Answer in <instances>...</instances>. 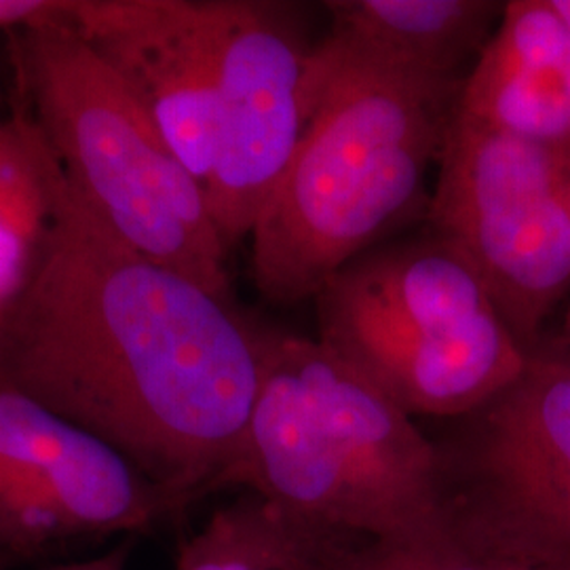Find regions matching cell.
I'll list each match as a JSON object with an SVG mask.
<instances>
[{
    "label": "cell",
    "instance_id": "2",
    "mask_svg": "<svg viewBox=\"0 0 570 570\" xmlns=\"http://www.w3.org/2000/svg\"><path fill=\"white\" fill-rule=\"evenodd\" d=\"M461 87L338 32L313 47L303 138L249 235L263 296L315 298L406 214L440 159Z\"/></svg>",
    "mask_w": 570,
    "mask_h": 570
},
{
    "label": "cell",
    "instance_id": "21",
    "mask_svg": "<svg viewBox=\"0 0 570 570\" xmlns=\"http://www.w3.org/2000/svg\"><path fill=\"white\" fill-rule=\"evenodd\" d=\"M4 569V560H2V558H0V570Z\"/></svg>",
    "mask_w": 570,
    "mask_h": 570
},
{
    "label": "cell",
    "instance_id": "15",
    "mask_svg": "<svg viewBox=\"0 0 570 570\" xmlns=\"http://www.w3.org/2000/svg\"><path fill=\"white\" fill-rule=\"evenodd\" d=\"M324 570H534L475 550L446 527L406 539L345 541L330 551Z\"/></svg>",
    "mask_w": 570,
    "mask_h": 570
},
{
    "label": "cell",
    "instance_id": "8",
    "mask_svg": "<svg viewBox=\"0 0 570 570\" xmlns=\"http://www.w3.org/2000/svg\"><path fill=\"white\" fill-rule=\"evenodd\" d=\"M186 505L117 450L0 385V558L144 534Z\"/></svg>",
    "mask_w": 570,
    "mask_h": 570
},
{
    "label": "cell",
    "instance_id": "13",
    "mask_svg": "<svg viewBox=\"0 0 570 570\" xmlns=\"http://www.w3.org/2000/svg\"><path fill=\"white\" fill-rule=\"evenodd\" d=\"M341 541L351 539L317 534L247 492L184 541L176 570H294Z\"/></svg>",
    "mask_w": 570,
    "mask_h": 570
},
{
    "label": "cell",
    "instance_id": "22",
    "mask_svg": "<svg viewBox=\"0 0 570 570\" xmlns=\"http://www.w3.org/2000/svg\"><path fill=\"white\" fill-rule=\"evenodd\" d=\"M0 122H2V119H0Z\"/></svg>",
    "mask_w": 570,
    "mask_h": 570
},
{
    "label": "cell",
    "instance_id": "1",
    "mask_svg": "<svg viewBox=\"0 0 570 570\" xmlns=\"http://www.w3.org/2000/svg\"><path fill=\"white\" fill-rule=\"evenodd\" d=\"M268 336L104 220L60 161L51 216L0 308V385L122 454L186 508L223 490Z\"/></svg>",
    "mask_w": 570,
    "mask_h": 570
},
{
    "label": "cell",
    "instance_id": "11",
    "mask_svg": "<svg viewBox=\"0 0 570 570\" xmlns=\"http://www.w3.org/2000/svg\"><path fill=\"white\" fill-rule=\"evenodd\" d=\"M456 112L530 142L570 148V26L550 0L503 4Z\"/></svg>",
    "mask_w": 570,
    "mask_h": 570
},
{
    "label": "cell",
    "instance_id": "19",
    "mask_svg": "<svg viewBox=\"0 0 570 570\" xmlns=\"http://www.w3.org/2000/svg\"><path fill=\"white\" fill-rule=\"evenodd\" d=\"M551 7L558 11V16L570 26V0H550Z\"/></svg>",
    "mask_w": 570,
    "mask_h": 570
},
{
    "label": "cell",
    "instance_id": "9",
    "mask_svg": "<svg viewBox=\"0 0 570 570\" xmlns=\"http://www.w3.org/2000/svg\"><path fill=\"white\" fill-rule=\"evenodd\" d=\"M218 127L205 202L230 252L252 235L303 138L313 47L277 2L216 0Z\"/></svg>",
    "mask_w": 570,
    "mask_h": 570
},
{
    "label": "cell",
    "instance_id": "12",
    "mask_svg": "<svg viewBox=\"0 0 570 570\" xmlns=\"http://www.w3.org/2000/svg\"><path fill=\"white\" fill-rule=\"evenodd\" d=\"M332 32L440 79L480 56L501 20L489 0H341L326 2Z\"/></svg>",
    "mask_w": 570,
    "mask_h": 570
},
{
    "label": "cell",
    "instance_id": "4",
    "mask_svg": "<svg viewBox=\"0 0 570 570\" xmlns=\"http://www.w3.org/2000/svg\"><path fill=\"white\" fill-rule=\"evenodd\" d=\"M9 49L21 112L87 202L144 256L230 301L204 186L119 75L66 18L9 32Z\"/></svg>",
    "mask_w": 570,
    "mask_h": 570
},
{
    "label": "cell",
    "instance_id": "16",
    "mask_svg": "<svg viewBox=\"0 0 570 570\" xmlns=\"http://www.w3.org/2000/svg\"><path fill=\"white\" fill-rule=\"evenodd\" d=\"M70 0H0V30L13 32L28 26L66 18Z\"/></svg>",
    "mask_w": 570,
    "mask_h": 570
},
{
    "label": "cell",
    "instance_id": "6",
    "mask_svg": "<svg viewBox=\"0 0 570 570\" xmlns=\"http://www.w3.org/2000/svg\"><path fill=\"white\" fill-rule=\"evenodd\" d=\"M438 449L446 529L534 570H570V351H530L520 376L454 419Z\"/></svg>",
    "mask_w": 570,
    "mask_h": 570
},
{
    "label": "cell",
    "instance_id": "14",
    "mask_svg": "<svg viewBox=\"0 0 570 570\" xmlns=\"http://www.w3.org/2000/svg\"><path fill=\"white\" fill-rule=\"evenodd\" d=\"M58 159L21 110L0 122V239L28 266L51 216Z\"/></svg>",
    "mask_w": 570,
    "mask_h": 570
},
{
    "label": "cell",
    "instance_id": "3",
    "mask_svg": "<svg viewBox=\"0 0 570 570\" xmlns=\"http://www.w3.org/2000/svg\"><path fill=\"white\" fill-rule=\"evenodd\" d=\"M225 489H247L336 539L446 527L435 442L366 374L298 336H268L263 385Z\"/></svg>",
    "mask_w": 570,
    "mask_h": 570
},
{
    "label": "cell",
    "instance_id": "18",
    "mask_svg": "<svg viewBox=\"0 0 570 570\" xmlns=\"http://www.w3.org/2000/svg\"><path fill=\"white\" fill-rule=\"evenodd\" d=\"M338 546V543H336ZM336 546H332L330 550L324 551L322 556H317V558H313V560H308L305 564H301V567H296L294 570H324V562H326V556L330 551L334 550Z\"/></svg>",
    "mask_w": 570,
    "mask_h": 570
},
{
    "label": "cell",
    "instance_id": "7",
    "mask_svg": "<svg viewBox=\"0 0 570 570\" xmlns=\"http://www.w3.org/2000/svg\"><path fill=\"white\" fill-rule=\"evenodd\" d=\"M438 161L433 235L468 258L530 353L570 287V148L530 142L454 110Z\"/></svg>",
    "mask_w": 570,
    "mask_h": 570
},
{
    "label": "cell",
    "instance_id": "5",
    "mask_svg": "<svg viewBox=\"0 0 570 570\" xmlns=\"http://www.w3.org/2000/svg\"><path fill=\"white\" fill-rule=\"evenodd\" d=\"M313 301L317 341L410 416L461 419L529 360L478 271L435 235L362 254Z\"/></svg>",
    "mask_w": 570,
    "mask_h": 570
},
{
    "label": "cell",
    "instance_id": "20",
    "mask_svg": "<svg viewBox=\"0 0 570 570\" xmlns=\"http://www.w3.org/2000/svg\"><path fill=\"white\" fill-rule=\"evenodd\" d=\"M562 336H564V345L570 348V306L567 311V317H564V327H562Z\"/></svg>",
    "mask_w": 570,
    "mask_h": 570
},
{
    "label": "cell",
    "instance_id": "17",
    "mask_svg": "<svg viewBox=\"0 0 570 570\" xmlns=\"http://www.w3.org/2000/svg\"><path fill=\"white\" fill-rule=\"evenodd\" d=\"M131 548H134V537H127L102 556H94L89 560L63 564V567L51 570H127V560L131 556Z\"/></svg>",
    "mask_w": 570,
    "mask_h": 570
},
{
    "label": "cell",
    "instance_id": "10",
    "mask_svg": "<svg viewBox=\"0 0 570 570\" xmlns=\"http://www.w3.org/2000/svg\"><path fill=\"white\" fill-rule=\"evenodd\" d=\"M66 21L205 186L218 127L216 0H70Z\"/></svg>",
    "mask_w": 570,
    "mask_h": 570
}]
</instances>
